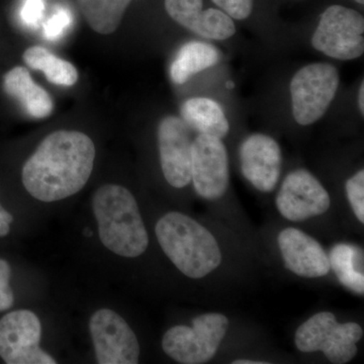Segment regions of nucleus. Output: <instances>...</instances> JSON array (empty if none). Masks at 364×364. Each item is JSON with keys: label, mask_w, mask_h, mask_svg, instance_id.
<instances>
[{"label": "nucleus", "mask_w": 364, "mask_h": 364, "mask_svg": "<svg viewBox=\"0 0 364 364\" xmlns=\"http://www.w3.org/2000/svg\"><path fill=\"white\" fill-rule=\"evenodd\" d=\"M242 174L262 193H272L282 171V149L279 144L267 134H251L239 148Z\"/></svg>", "instance_id": "nucleus-13"}, {"label": "nucleus", "mask_w": 364, "mask_h": 364, "mask_svg": "<svg viewBox=\"0 0 364 364\" xmlns=\"http://www.w3.org/2000/svg\"><path fill=\"white\" fill-rule=\"evenodd\" d=\"M314 49L329 58L351 61L364 53V18L355 9L334 4L323 11L311 39Z\"/></svg>", "instance_id": "nucleus-6"}, {"label": "nucleus", "mask_w": 364, "mask_h": 364, "mask_svg": "<svg viewBox=\"0 0 364 364\" xmlns=\"http://www.w3.org/2000/svg\"><path fill=\"white\" fill-rule=\"evenodd\" d=\"M23 61L33 70L42 71L55 85L72 86L78 80V71L70 62L61 59L41 46H33L23 55Z\"/></svg>", "instance_id": "nucleus-20"}, {"label": "nucleus", "mask_w": 364, "mask_h": 364, "mask_svg": "<svg viewBox=\"0 0 364 364\" xmlns=\"http://www.w3.org/2000/svg\"><path fill=\"white\" fill-rule=\"evenodd\" d=\"M340 85L338 69L329 62L301 67L289 82L291 112L296 124L317 123L331 107Z\"/></svg>", "instance_id": "nucleus-4"}, {"label": "nucleus", "mask_w": 364, "mask_h": 364, "mask_svg": "<svg viewBox=\"0 0 364 364\" xmlns=\"http://www.w3.org/2000/svg\"><path fill=\"white\" fill-rule=\"evenodd\" d=\"M95 159V144L90 136L78 131L54 132L23 165V186L41 202L64 200L85 188Z\"/></svg>", "instance_id": "nucleus-1"}, {"label": "nucleus", "mask_w": 364, "mask_h": 364, "mask_svg": "<svg viewBox=\"0 0 364 364\" xmlns=\"http://www.w3.org/2000/svg\"><path fill=\"white\" fill-rule=\"evenodd\" d=\"M155 232L167 257L191 279L207 277L221 264V249L215 237L188 215L168 213L158 221Z\"/></svg>", "instance_id": "nucleus-3"}, {"label": "nucleus", "mask_w": 364, "mask_h": 364, "mask_svg": "<svg viewBox=\"0 0 364 364\" xmlns=\"http://www.w3.org/2000/svg\"><path fill=\"white\" fill-rule=\"evenodd\" d=\"M11 270L9 262L0 259V312L9 310L14 305V296L9 280Z\"/></svg>", "instance_id": "nucleus-25"}, {"label": "nucleus", "mask_w": 364, "mask_h": 364, "mask_svg": "<svg viewBox=\"0 0 364 364\" xmlns=\"http://www.w3.org/2000/svg\"><path fill=\"white\" fill-rule=\"evenodd\" d=\"M221 60L215 45L203 41H191L182 45L170 65V78L177 85L188 82L196 74L212 68Z\"/></svg>", "instance_id": "nucleus-18"}, {"label": "nucleus", "mask_w": 364, "mask_h": 364, "mask_svg": "<svg viewBox=\"0 0 364 364\" xmlns=\"http://www.w3.org/2000/svg\"><path fill=\"white\" fill-rule=\"evenodd\" d=\"M358 111L361 117H364V81H361L358 95Z\"/></svg>", "instance_id": "nucleus-28"}, {"label": "nucleus", "mask_w": 364, "mask_h": 364, "mask_svg": "<svg viewBox=\"0 0 364 364\" xmlns=\"http://www.w3.org/2000/svg\"><path fill=\"white\" fill-rule=\"evenodd\" d=\"M170 18L208 41H227L237 32L233 18L220 9H203V0H165Z\"/></svg>", "instance_id": "nucleus-14"}, {"label": "nucleus", "mask_w": 364, "mask_h": 364, "mask_svg": "<svg viewBox=\"0 0 364 364\" xmlns=\"http://www.w3.org/2000/svg\"><path fill=\"white\" fill-rule=\"evenodd\" d=\"M229 320L222 314L198 316L193 327L176 326L162 340L165 353L182 364H203L214 358L226 335Z\"/></svg>", "instance_id": "nucleus-5"}, {"label": "nucleus", "mask_w": 364, "mask_h": 364, "mask_svg": "<svg viewBox=\"0 0 364 364\" xmlns=\"http://www.w3.org/2000/svg\"><path fill=\"white\" fill-rule=\"evenodd\" d=\"M86 23L95 32H116L132 0H76Z\"/></svg>", "instance_id": "nucleus-21"}, {"label": "nucleus", "mask_w": 364, "mask_h": 364, "mask_svg": "<svg viewBox=\"0 0 364 364\" xmlns=\"http://www.w3.org/2000/svg\"><path fill=\"white\" fill-rule=\"evenodd\" d=\"M280 252L287 268L306 279L325 277L329 273L328 254L317 240L296 228H287L279 235Z\"/></svg>", "instance_id": "nucleus-15"}, {"label": "nucleus", "mask_w": 364, "mask_h": 364, "mask_svg": "<svg viewBox=\"0 0 364 364\" xmlns=\"http://www.w3.org/2000/svg\"><path fill=\"white\" fill-rule=\"evenodd\" d=\"M72 18L68 11L61 9L57 11L49 21L45 23V37L50 41L59 40L65 33L67 28L71 26Z\"/></svg>", "instance_id": "nucleus-24"}, {"label": "nucleus", "mask_w": 364, "mask_h": 364, "mask_svg": "<svg viewBox=\"0 0 364 364\" xmlns=\"http://www.w3.org/2000/svg\"><path fill=\"white\" fill-rule=\"evenodd\" d=\"M212 2L234 21L247 20L254 9V0H212Z\"/></svg>", "instance_id": "nucleus-23"}, {"label": "nucleus", "mask_w": 364, "mask_h": 364, "mask_svg": "<svg viewBox=\"0 0 364 364\" xmlns=\"http://www.w3.org/2000/svg\"><path fill=\"white\" fill-rule=\"evenodd\" d=\"M277 205L280 214L289 221H305L327 212L330 196L310 171L296 169L282 182Z\"/></svg>", "instance_id": "nucleus-11"}, {"label": "nucleus", "mask_w": 364, "mask_h": 364, "mask_svg": "<svg viewBox=\"0 0 364 364\" xmlns=\"http://www.w3.org/2000/svg\"><path fill=\"white\" fill-rule=\"evenodd\" d=\"M44 14L43 0H26L21 9V20L28 26H36Z\"/></svg>", "instance_id": "nucleus-26"}, {"label": "nucleus", "mask_w": 364, "mask_h": 364, "mask_svg": "<svg viewBox=\"0 0 364 364\" xmlns=\"http://www.w3.org/2000/svg\"><path fill=\"white\" fill-rule=\"evenodd\" d=\"M92 208L100 241L109 250L128 258L138 257L147 250V230L130 191L105 184L95 191Z\"/></svg>", "instance_id": "nucleus-2"}, {"label": "nucleus", "mask_w": 364, "mask_h": 364, "mask_svg": "<svg viewBox=\"0 0 364 364\" xmlns=\"http://www.w3.org/2000/svg\"><path fill=\"white\" fill-rule=\"evenodd\" d=\"M354 1H355L356 4H360V6H363L364 4V0H354Z\"/></svg>", "instance_id": "nucleus-30"}, {"label": "nucleus", "mask_w": 364, "mask_h": 364, "mask_svg": "<svg viewBox=\"0 0 364 364\" xmlns=\"http://www.w3.org/2000/svg\"><path fill=\"white\" fill-rule=\"evenodd\" d=\"M181 117L189 129L198 134L224 139L229 134V119L222 105L207 97L186 100L181 107Z\"/></svg>", "instance_id": "nucleus-17"}, {"label": "nucleus", "mask_w": 364, "mask_h": 364, "mask_svg": "<svg viewBox=\"0 0 364 364\" xmlns=\"http://www.w3.org/2000/svg\"><path fill=\"white\" fill-rule=\"evenodd\" d=\"M191 129L181 117H163L157 136L163 176L176 188H186L191 181Z\"/></svg>", "instance_id": "nucleus-12"}, {"label": "nucleus", "mask_w": 364, "mask_h": 364, "mask_svg": "<svg viewBox=\"0 0 364 364\" xmlns=\"http://www.w3.org/2000/svg\"><path fill=\"white\" fill-rule=\"evenodd\" d=\"M91 338L100 364H136L140 345L135 333L119 314L102 309L90 318Z\"/></svg>", "instance_id": "nucleus-10"}, {"label": "nucleus", "mask_w": 364, "mask_h": 364, "mask_svg": "<svg viewBox=\"0 0 364 364\" xmlns=\"http://www.w3.org/2000/svg\"><path fill=\"white\" fill-rule=\"evenodd\" d=\"M347 198L358 221L364 223V170L360 169L346 181Z\"/></svg>", "instance_id": "nucleus-22"}, {"label": "nucleus", "mask_w": 364, "mask_h": 364, "mask_svg": "<svg viewBox=\"0 0 364 364\" xmlns=\"http://www.w3.org/2000/svg\"><path fill=\"white\" fill-rule=\"evenodd\" d=\"M267 363H263V361H250V360H243V359H238V360H235L233 364H265Z\"/></svg>", "instance_id": "nucleus-29"}, {"label": "nucleus", "mask_w": 364, "mask_h": 364, "mask_svg": "<svg viewBox=\"0 0 364 364\" xmlns=\"http://www.w3.org/2000/svg\"><path fill=\"white\" fill-rule=\"evenodd\" d=\"M42 325L35 313L14 311L0 320V358L7 364H55L40 347Z\"/></svg>", "instance_id": "nucleus-8"}, {"label": "nucleus", "mask_w": 364, "mask_h": 364, "mask_svg": "<svg viewBox=\"0 0 364 364\" xmlns=\"http://www.w3.org/2000/svg\"><path fill=\"white\" fill-rule=\"evenodd\" d=\"M14 221L13 215L9 214L7 210L0 205V237L6 236L9 233L11 227L9 225Z\"/></svg>", "instance_id": "nucleus-27"}, {"label": "nucleus", "mask_w": 364, "mask_h": 364, "mask_svg": "<svg viewBox=\"0 0 364 364\" xmlns=\"http://www.w3.org/2000/svg\"><path fill=\"white\" fill-rule=\"evenodd\" d=\"M4 90L16 98L28 116L45 119L52 114L54 104L51 95L33 80L30 72L23 66H16L4 77Z\"/></svg>", "instance_id": "nucleus-16"}, {"label": "nucleus", "mask_w": 364, "mask_h": 364, "mask_svg": "<svg viewBox=\"0 0 364 364\" xmlns=\"http://www.w3.org/2000/svg\"><path fill=\"white\" fill-rule=\"evenodd\" d=\"M191 181L208 200L221 198L230 183L229 156L222 139L198 134L191 147Z\"/></svg>", "instance_id": "nucleus-9"}, {"label": "nucleus", "mask_w": 364, "mask_h": 364, "mask_svg": "<svg viewBox=\"0 0 364 364\" xmlns=\"http://www.w3.org/2000/svg\"><path fill=\"white\" fill-rule=\"evenodd\" d=\"M363 330L353 322L340 324L334 314H316L299 328L294 337L296 347L303 352H324L330 363H349L358 354L356 343Z\"/></svg>", "instance_id": "nucleus-7"}, {"label": "nucleus", "mask_w": 364, "mask_h": 364, "mask_svg": "<svg viewBox=\"0 0 364 364\" xmlns=\"http://www.w3.org/2000/svg\"><path fill=\"white\" fill-rule=\"evenodd\" d=\"M330 267L342 286L358 294H364L363 250L353 244H336L330 251Z\"/></svg>", "instance_id": "nucleus-19"}]
</instances>
